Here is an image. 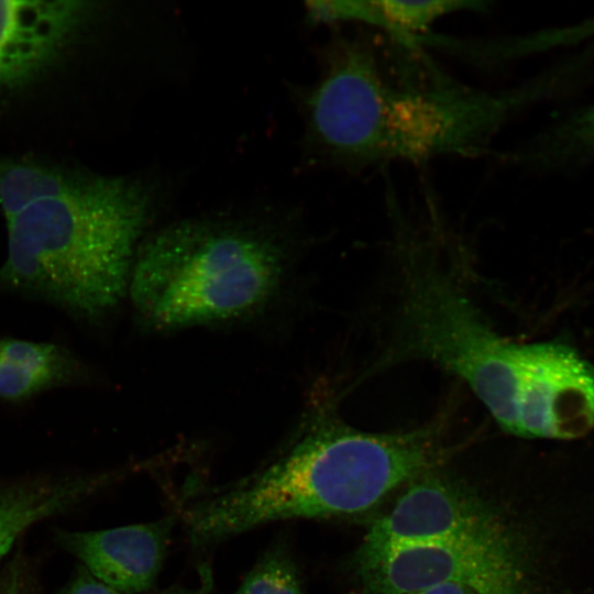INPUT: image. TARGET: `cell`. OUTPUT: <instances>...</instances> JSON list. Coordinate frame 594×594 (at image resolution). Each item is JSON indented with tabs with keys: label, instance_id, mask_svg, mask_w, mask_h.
Wrapping results in <instances>:
<instances>
[{
	"label": "cell",
	"instance_id": "obj_5",
	"mask_svg": "<svg viewBox=\"0 0 594 594\" xmlns=\"http://www.w3.org/2000/svg\"><path fill=\"white\" fill-rule=\"evenodd\" d=\"M356 571L370 594H406L443 583L476 594H528L521 558L510 537L406 546Z\"/></svg>",
	"mask_w": 594,
	"mask_h": 594
},
{
	"label": "cell",
	"instance_id": "obj_4",
	"mask_svg": "<svg viewBox=\"0 0 594 594\" xmlns=\"http://www.w3.org/2000/svg\"><path fill=\"white\" fill-rule=\"evenodd\" d=\"M284 254L253 230L186 222L148 240L135 254L129 288L139 315L175 330L253 312L278 290Z\"/></svg>",
	"mask_w": 594,
	"mask_h": 594
},
{
	"label": "cell",
	"instance_id": "obj_14",
	"mask_svg": "<svg viewBox=\"0 0 594 594\" xmlns=\"http://www.w3.org/2000/svg\"><path fill=\"white\" fill-rule=\"evenodd\" d=\"M70 370L54 344L19 339L0 342V397L20 399L62 381Z\"/></svg>",
	"mask_w": 594,
	"mask_h": 594
},
{
	"label": "cell",
	"instance_id": "obj_15",
	"mask_svg": "<svg viewBox=\"0 0 594 594\" xmlns=\"http://www.w3.org/2000/svg\"><path fill=\"white\" fill-rule=\"evenodd\" d=\"M86 174L33 160L0 158V207L7 221L77 186Z\"/></svg>",
	"mask_w": 594,
	"mask_h": 594
},
{
	"label": "cell",
	"instance_id": "obj_7",
	"mask_svg": "<svg viewBox=\"0 0 594 594\" xmlns=\"http://www.w3.org/2000/svg\"><path fill=\"white\" fill-rule=\"evenodd\" d=\"M507 537L496 513L475 493L450 480L426 476L371 526L354 563L359 569L411 544Z\"/></svg>",
	"mask_w": 594,
	"mask_h": 594
},
{
	"label": "cell",
	"instance_id": "obj_8",
	"mask_svg": "<svg viewBox=\"0 0 594 594\" xmlns=\"http://www.w3.org/2000/svg\"><path fill=\"white\" fill-rule=\"evenodd\" d=\"M89 3L75 0H0V87L35 78L79 31Z\"/></svg>",
	"mask_w": 594,
	"mask_h": 594
},
{
	"label": "cell",
	"instance_id": "obj_20",
	"mask_svg": "<svg viewBox=\"0 0 594 594\" xmlns=\"http://www.w3.org/2000/svg\"><path fill=\"white\" fill-rule=\"evenodd\" d=\"M406 594H476L471 588L455 584V583H443L425 588L416 590Z\"/></svg>",
	"mask_w": 594,
	"mask_h": 594
},
{
	"label": "cell",
	"instance_id": "obj_3",
	"mask_svg": "<svg viewBox=\"0 0 594 594\" xmlns=\"http://www.w3.org/2000/svg\"><path fill=\"white\" fill-rule=\"evenodd\" d=\"M139 183L88 176L7 221L0 282L98 317L129 288L135 245L150 213Z\"/></svg>",
	"mask_w": 594,
	"mask_h": 594
},
{
	"label": "cell",
	"instance_id": "obj_16",
	"mask_svg": "<svg viewBox=\"0 0 594 594\" xmlns=\"http://www.w3.org/2000/svg\"><path fill=\"white\" fill-rule=\"evenodd\" d=\"M237 594H304L298 571L285 546L279 543L268 549Z\"/></svg>",
	"mask_w": 594,
	"mask_h": 594
},
{
	"label": "cell",
	"instance_id": "obj_17",
	"mask_svg": "<svg viewBox=\"0 0 594 594\" xmlns=\"http://www.w3.org/2000/svg\"><path fill=\"white\" fill-rule=\"evenodd\" d=\"M0 594H34L33 582L25 563L15 559L1 571Z\"/></svg>",
	"mask_w": 594,
	"mask_h": 594
},
{
	"label": "cell",
	"instance_id": "obj_12",
	"mask_svg": "<svg viewBox=\"0 0 594 594\" xmlns=\"http://www.w3.org/2000/svg\"><path fill=\"white\" fill-rule=\"evenodd\" d=\"M509 164L554 170L594 161V102L578 109L501 156Z\"/></svg>",
	"mask_w": 594,
	"mask_h": 594
},
{
	"label": "cell",
	"instance_id": "obj_6",
	"mask_svg": "<svg viewBox=\"0 0 594 594\" xmlns=\"http://www.w3.org/2000/svg\"><path fill=\"white\" fill-rule=\"evenodd\" d=\"M503 430L574 439L594 428V364L560 342L521 343Z\"/></svg>",
	"mask_w": 594,
	"mask_h": 594
},
{
	"label": "cell",
	"instance_id": "obj_18",
	"mask_svg": "<svg viewBox=\"0 0 594 594\" xmlns=\"http://www.w3.org/2000/svg\"><path fill=\"white\" fill-rule=\"evenodd\" d=\"M64 594H123L96 579L89 571L81 569L65 588Z\"/></svg>",
	"mask_w": 594,
	"mask_h": 594
},
{
	"label": "cell",
	"instance_id": "obj_13",
	"mask_svg": "<svg viewBox=\"0 0 594 594\" xmlns=\"http://www.w3.org/2000/svg\"><path fill=\"white\" fill-rule=\"evenodd\" d=\"M592 34H594V18L578 25L502 38H462L432 33L427 38V45L455 53L472 62L496 64L576 43Z\"/></svg>",
	"mask_w": 594,
	"mask_h": 594
},
{
	"label": "cell",
	"instance_id": "obj_11",
	"mask_svg": "<svg viewBox=\"0 0 594 594\" xmlns=\"http://www.w3.org/2000/svg\"><path fill=\"white\" fill-rule=\"evenodd\" d=\"M103 476L38 477L0 487V559L34 522L67 510L100 486Z\"/></svg>",
	"mask_w": 594,
	"mask_h": 594
},
{
	"label": "cell",
	"instance_id": "obj_10",
	"mask_svg": "<svg viewBox=\"0 0 594 594\" xmlns=\"http://www.w3.org/2000/svg\"><path fill=\"white\" fill-rule=\"evenodd\" d=\"M487 4L485 0H323L306 2V10L314 23L371 26L410 45L430 33L440 19L460 12H483Z\"/></svg>",
	"mask_w": 594,
	"mask_h": 594
},
{
	"label": "cell",
	"instance_id": "obj_19",
	"mask_svg": "<svg viewBox=\"0 0 594 594\" xmlns=\"http://www.w3.org/2000/svg\"><path fill=\"white\" fill-rule=\"evenodd\" d=\"M200 583L196 587L175 585L160 594H208L212 587L211 570L208 565L200 568Z\"/></svg>",
	"mask_w": 594,
	"mask_h": 594
},
{
	"label": "cell",
	"instance_id": "obj_2",
	"mask_svg": "<svg viewBox=\"0 0 594 594\" xmlns=\"http://www.w3.org/2000/svg\"><path fill=\"white\" fill-rule=\"evenodd\" d=\"M442 457L431 426L371 432L319 411L254 472L196 497L185 510L187 534L204 549L268 522L361 513Z\"/></svg>",
	"mask_w": 594,
	"mask_h": 594
},
{
	"label": "cell",
	"instance_id": "obj_9",
	"mask_svg": "<svg viewBox=\"0 0 594 594\" xmlns=\"http://www.w3.org/2000/svg\"><path fill=\"white\" fill-rule=\"evenodd\" d=\"M173 516L97 531L61 532L62 546L96 579L128 594L147 591L162 568Z\"/></svg>",
	"mask_w": 594,
	"mask_h": 594
},
{
	"label": "cell",
	"instance_id": "obj_1",
	"mask_svg": "<svg viewBox=\"0 0 594 594\" xmlns=\"http://www.w3.org/2000/svg\"><path fill=\"white\" fill-rule=\"evenodd\" d=\"M384 37L339 36L306 96L309 139L337 166L481 156L514 116L554 94L543 73L502 90L472 87L424 46Z\"/></svg>",
	"mask_w": 594,
	"mask_h": 594
}]
</instances>
